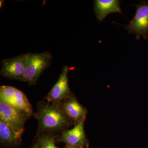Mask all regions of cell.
Listing matches in <instances>:
<instances>
[{"mask_svg": "<svg viewBox=\"0 0 148 148\" xmlns=\"http://www.w3.org/2000/svg\"><path fill=\"white\" fill-rule=\"evenodd\" d=\"M35 116L38 123V135L63 132L74 124L64 114L59 104L40 101Z\"/></svg>", "mask_w": 148, "mask_h": 148, "instance_id": "obj_1", "label": "cell"}, {"mask_svg": "<svg viewBox=\"0 0 148 148\" xmlns=\"http://www.w3.org/2000/svg\"><path fill=\"white\" fill-rule=\"evenodd\" d=\"M28 63L21 82L29 85L36 84L42 72L51 64L53 56L50 52L39 53H28Z\"/></svg>", "mask_w": 148, "mask_h": 148, "instance_id": "obj_2", "label": "cell"}, {"mask_svg": "<svg viewBox=\"0 0 148 148\" xmlns=\"http://www.w3.org/2000/svg\"><path fill=\"white\" fill-rule=\"evenodd\" d=\"M29 117L24 111L0 102V120L7 125L21 138L24 131V125Z\"/></svg>", "mask_w": 148, "mask_h": 148, "instance_id": "obj_3", "label": "cell"}, {"mask_svg": "<svg viewBox=\"0 0 148 148\" xmlns=\"http://www.w3.org/2000/svg\"><path fill=\"white\" fill-rule=\"evenodd\" d=\"M0 101L24 111L30 117L33 115L32 105L26 95L15 88L8 86H1Z\"/></svg>", "mask_w": 148, "mask_h": 148, "instance_id": "obj_4", "label": "cell"}, {"mask_svg": "<svg viewBox=\"0 0 148 148\" xmlns=\"http://www.w3.org/2000/svg\"><path fill=\"white\" fill-rule=\"evenodd\" d=\"M137 7L136 14L128 25L125 26L128 34L136 35V39H140L142 36L144 39L148 37V2L141 1Z\"/></svg>", "mask_w": 148, "mask_h": 148, "instance_id": "obj_5", "label": "cell"}, {"mask_svg": "<svg viewBox=\"0 0 148 148\" xmlns=\"http://www.w3.org/2000/svg\"><path fill=\"white\" fill-rule=\"evenodd\" d=\"M28 59V53L3 59L0 71L1 75L8 79L21 81L27 68Z\"/></svg>", "mask_w": 148, "mask_h": 148, "instance_id": "obj_6", "label": "cell"}, {"mask_svg": "<svg viewBox=\"0 0 148 148\" xmlns=\"http://www.w3.org/2000/svg\"><path fill=\"white\" fill-rule=\"evenodd\" d=\"M69 71L68 66H65L63 68L58 80L45 97L49 103L60 104L72 94L69 86L68 74Z\"/></svg>", "mask_w": 148, "mask_h": 148, "instance_id": "obj_7", "label": "cell"}, {"mask_svg": "<svg viewBox=\"0 0 148 148\" xmlns=\"http://www.w3.org/2000/svg\"><path fill=\"white\" fill-rule=\"evenodd\" d=\"M86 118L75 125L73 128L66 130L61 132V135L58 138L56 137V142H63L67 146H75L84 145L88 148L89 143L86 135L84 123Z\"/></svg>", "mask_w": 148, "mask_h": 148, "instance_id": "obj_8", "label": "cell"}, {"mask_svg": "<svg viewBox=\"0 0 148 148\" xmlns=\"http://www.w3.org/2000/svg\"><path fill=\"white\" fill-rule=\"evenodd\" d=\"M59 105L64 114L75 125L86 118L87 109L79 103L73 93Z\"/></svg>", "mask_w": 148, "mask_h": 148, "instance_id": "obj_9", "label": "cell"}, {"mask_svg": "<svg viewBox=\"0 0 148 148\" xmlns=\"http://www.w3.org/2000/svg\"><path fill=\"white\" fill-rule=\"evenodd\" d=\"M119 0H95L94 10L97 19L101 22L109 14L113 13H122Z\"/></svg>", "mask_w": 148, "mask_h": 148, "instance_id": "obj_10", "label": "cell"}, {"mask_svg": "<svg viewBox=\"0 0 148 148\" xmlns=\"http://www.w3.org/2000/svg\"><path fill=\"white\" fill-rule=\"evenodd\" d=\"M0 141L3 145L12 147L21 144V138L7 125L0 120Z\"/></svg>", "mask_w": 148, "mask_h": 148, "instance_id": "obj_11", "label": "cell"}, {"mask_svg": "<svg viewBox=\"0 0 148 148\" xmlns=\"http://www.w3.org/2000/svg\"><path fill=\"white\" fill-rule=\"evenodd\" d=\"M56 137L53 133H45L38 135L36 143L41 148H59L56 145Z\"/></svg>", "mask_w": 148, "mask_h": 148, "instance_id": "obj_12", "label": "cell"}, {"mask_svg": "<svg viewBox=\"0 0 148 148\" xmlns=\"http://www.w3.org/2000/svg\"><path fill=\"white\" fill-rule=\"evenodd\" d=\"M64 148H86L84 145H80L75 146H67Z\"/></svg>", "mask_w": 148, "mask_h": 148, "instance_id": "obj_13", "label": "cell"}, {"mask_svg": "<svg viewBox=\"0 0 148 148\" xmlns=\"http://www.w3.org/2000/svg\"><path fill=\"white\" fill-rule=\"evenodd\" d=\"M30 148H41L40 147V146H39V145H38V144L36 142V143H35L34 145H33V146H32V147H31Z\"/></svg>", "mask_w": 148, "mask_h": 148, "instance_id": "obj_14", "label": "cell"}]
</instances>
